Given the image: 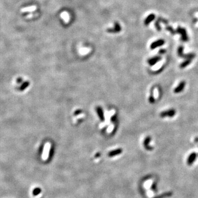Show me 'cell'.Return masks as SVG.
Segmentation results:
<instances>
[{"mask_svg": "<svg viewBox=\"0 0 198 198\" xmlns=\"http://www.w3.org/2000/svg\"><path fill=\"white\" fill-rule=\"evenodd\" d=\"M176 113V111L175 109H170L167 111L162 112L160 113V117L161 118L165 117H173L175 116Z\"/></svg>", "mask_w": 198, "mask_h": 198, "instance_id": "3", "label": "cell"}, {"mask_svg": "<svg viewBox=\"0 0 198 198\" xmlns=\"http://www.w3.org/2000/svg\"><path fill=\"white\" fill-rule=\"evenodd\" d=\"M191 59H187L186 60H185L182 63L181 65L179 66V67L183 69V68H184L186 67H187L191 63Z\"/></svg>", "mask_w": 198, "mask_h": 198, "instance_id": "13", "label": "cell"}, {"mask_svg": "<svg viewBox=\"0 0 198 198\" xmlns=\"http://www.w3.org/2000/svg\"><path fill=\"white\" fill-rule=\"evenodd\" d=\"M122 28L121 27V25L118 22H115V27L113 28H109L107 29V32L109 33H119L121 31Z\"/></svg>", "mask_w": 198, "mask_h": 198, "instance_id": "4", "label": "cell"}, {"mask_svg": "<svg viewBox=\"0 0 198 198\" xmlns=\"http://www.w3.org/2000/svg\"><path fill=\"white\" fill-rule=\"evenodd\" d=\"M172 195V193H170V192H169V193H166L162 194H161V195H159V196H157V197H155L154 198H163L170 197V196H171Z\"/></svg>", "mask_w": 198, "mask_h": 198, "instance_id": "15", "label": "cell"}, {"mask_svg": "<svg viewBox=\"0 0 198 198\" xmlns=\"http://www.w3.org/2000/svg\"><path fill=\"white\" fill-rule=\"evenodd\" d=\"M50 149V144L47 143L45 145V148H44L43 156L44 159H45V160L46 159V158L48 156V155H49Z\"/></svg>", "mask_w": 198, "mask_h": 198, "instance_id": "10", "label": "cell"}, {"mask_svg": "<svg viewBox=\"0 0 198 198\" xmlns=\"http://www.w3.org/2000/svg\"><path fill=\"white\" fill-rule=\"evenodd\" d=\"M41 190L39 188H36L34 189L33 190V194L34 196H37V195H39L40 193H41Z\"/></svg>", "mask_w": 198, "mask_h": 198, "instance_id": "16", "label": "cell"}, {"mask_svg": "<svg viewBox=\"0 0 198 198\" xmlns=\"http://www.w3.org/2000/svg\"><path fill=\"white\" fill-rule=\"evenodd\" d=\"M183 49H184V47L182 46H179L178 49V56L180 57L184 58V59H192L195 57V54L193 53H191L189 54H187V55H184V54L183 53Z\"/></svg>", "mask_w": 198, "mask_h": 198, "instance_id": "1", "label": "cell"}, {"mask_svg": "<svg viewBox=\"0 0 198 198\" xmlns=\"http://www.w3.org/2000/svg\"><path fill=\"white\" fill-rule=\"evenodd\" d=\"M197 157V154L195 153H192L190 154V155L188 157L187 159V164L189 166L193 165V163L194 162L196 159Z\"/></svg>", "mask_w": 198, "mask_h": 198, "instance_id": "7", "label": "cell"}, {"mask_svg": "<svg viewBox=\"0 0 198 198\" xmlns=\"http://www.w3.org/2000/svg\"><path fill=\"white\" fill-rule=\"evenodd\" d=\"M152 188H153V189L154 190H155V191H156V183H154L153 184V186H152Z\"/></svg>", "mask_w": 198, "mask_h": 198, "instance_id": "21", "label": "cell"}, {"mask_svg": "<svg viewBox=\"0 0 198 198\" xmlns=\"http://www.w3.org/2000/svg\"><path fill=\"white\" fill-rule=\"evenodd\" d=\"M166 52V50H163V49H161L159 51V53L160 54H163Z\"/></svg>", "mask_w": 198, "mask_h": 198, "instance_id": "20", "label": "cell"}, {"mask_svg": "<svg viewBox=\"0 0 198 198\" xmlns=\"http://www.w3.org/2000/svg\"><path fill=\"white\" fill-rule=\"evenodd\" d=\"M185 87V82L184 81H182L180 82L179 85L176 87L174 90V93L175 94H178L182 91Z\"/></svg>", "mask_w": 198, "mask_h": 198, "instance_id": "6", "label": "cell"}, {"mask_svg": "<svg viewBox=\"0 0 198 198\" xmlns=\"http://www.w3.org/2000/svg\"><path fill=\"white\" fill-rule=\"evenodd\" d=\"M166 29L168 31H169L170 33H171L172 34H173V35H175L176 33V31L174 30L171 27H170V26H167V27H166Z\"/></svg>", "mask_w": 198, "mask_h": 198, "instance_id": "17", "label": "cell"}, {"mask_svg": "<svg viewBox=\"0 0 198 198\" xmlns=\"http://www.w3.org/2000/svg\"><path fill=\"white\" fill-rule=\"evenodd\" d=\"M161 59V57L160 56H155L154 57H152L147 60V63H149V65L151 66H154L156 64L157 62L160 61Z\"/></svg>", "mask_w": 198, "mask_h": 198, "instance_id": "8", "label": "cell"}, {"mask_svg": "<svg viewBox=\"0 0 198 198\" xmlns=\"http://www.w3.org/2000/svg\"><path fill=\"white\" fill-rule=\"evenodd\" d=\"M122 153V149H117L116 150H115L110 152L109 153V156L110 157H112L114 156L119 155Z\"/></svg>", "mask_w": 198, "mask_h": 198, "instance_id": "12", "label": "cell"}, {"mask_svg": "<svg viewBox=\"0 0 198 198\" xmlns=\"http://www.w3.org/2000/svg\"><path fill=\"white\" fill-rule=\"evenodd\" d=\"M155 18V15L154 14H151L147 16V18L144 21V24L145 25H148L152 21H153Z\"/></svg>", "mask_w": 198, "mask_h": 198, "instance_id": "11", "label": "cell"}, {"mask_svg": "<svg viewBox=\"0 0 198 198\" xmlns=\"http://www.w3.org/2000/svg\"><path fill=\"white\" fill-rule=\"evenodd\" d=\"M155 99L153 96V95L150 96V97L149 98V103H155Z\"/></svg>", "mask_w": 198, "mask_h": 198, "instance_id": "19", "label": "cell"}, {"mask_svg": "<svg viewBox=\"0 0 198 198\" xmlns=\"http://www.w3.org/2000/svg\"><path fill=\"white\" fill-rule=\"evenodd\" d=\"M159 23H160V21H159V19H158L157 21L156 22V23H155V27H156V29L158 30L159 31H160L161 30V27H160V25H159Z\"/></svg>", "mask_w": 198, "mask_h": 198, "instance_id": "18", "label": "cell"}, {"mask_svg": "<svg viewBox=\"0 0 198 198\" xmlns=\"http://www.w3.org/2000/svg\"><path fill=\"white\" fill-rule=\"evenodd\" d=\"M97 112L99 115V116L100 118V119L101 121H103L104 120V116H103V112L102 111V109L100 107H98L96 109Z\"/></svg>", "mask_w": 198, "mask_h": 198, "instance_id": "14", "label": "cell"}, {"mask_svg": "<svg viewBox=\"0 0 198 198\" xmlns=\"http://www.w3.org/2000/svg\"><path fill=\"white\" fill-rule=\"evenodd\" d=\"M165 42L163 39L157 40L153 42V43L151 44L150 45L151 49L154 50L155 49L156 47L161 46H162L165 44Z\"/></svg>", "mask_w": 198, "mask_h": 198, "instance_id": "5", "label": "cell"}, {"mask_svg": "<svg viewBox=\"0 0 198 198\" xmlns=\"http://www.w3.org/2000/svg\"><path fill=\"white\" fill-rule=\"evenodd\" d=\"M151 140V138L150 136H147V137L145 139L144 141V146L147 150H153V147H151L149 145V144L150 143Z\"/></svg>", "mask_w": 198, "mask_h": 198, "instance_id": "9", "label": "cell"}, {"mask_svg": "<svg viewBox=\"0 0 198 198\" xmlns=\"http://www.w3.org/2000/svg\"><path fill=\"white\" fill-rule=\"evenodd\" d=\"M176 33L179 34L181 35L182 40L184 42H187L188 41V37L187 32L185 29L181 27H178L177 30L176 31Z\"/></svg>", "mask_w": 198, "mask_h": 198, "instance_id": "2", "label": "cell"}]
</instances>
